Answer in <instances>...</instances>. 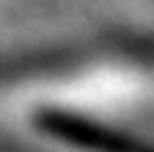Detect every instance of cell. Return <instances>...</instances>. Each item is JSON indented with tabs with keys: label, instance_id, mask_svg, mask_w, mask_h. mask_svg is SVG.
<instances>
[{
	"label": "cell",
	"instance_id": "obj_1",
	"mask_svg": "<svg viewBox=\"0 0 154 152\" xmlns=\"http://www.w3.org/2000/svg\"><path fill=\"white\" fill-rule=\"evenodd\" d=\"M42 127L80 149H88V152H154L149 147H140V144L119 136V133L88 125L77 116H63V113H44Z\"/></svg>",
	"mask_w": 154,
	"mask_h": 152
}]
</instances>
